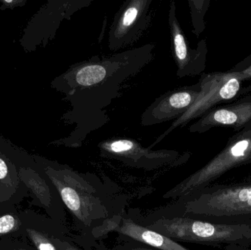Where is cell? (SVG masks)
<instances>
[{
	"instance_id": "cell-1",
	"label": "cell",
	"mask_w": 251,
	"mask_h": 250,
	"mask_svg": "<svg viewBox=\"0 0 251 250\" xmlns=\"http://www.w3.org/2000/svg\"><path fill=\"white\" fill-rule=\"evenodd\" d=\"M154 49V44H147L110 57L94 56L74 63L57 76L52 86L72 107L62 119L75 127L53 143L79 148L91 133L106 126L110 117L105 109L120 96L122 85L152 61Z\"/></svg>"
},
{
	"instance_id": "cell-2",
	"label": "cell",
	"mask_w": 251,
	"mask_h": 250,
	"mask_svg": "<svg viewBox=\"0 0 251 250\" xmlns=\"http://www.w3.org/2000/svg\"><path fill=\"white\" fill-rule=\"evenodd\" d=\"M179 215L218 223L251 222V182L211 184L178 199Z\"/></svg>"
},
{
	"instance_id": "cell-3",
	"label": "cell",
	"mask_w": 251,
	"mask_h": 250,
	"mask_svg": "<svg viewBox=\"0 0 251 250\" xmlns=\"http://www.w3.org/2000/svg\"><path fill=\"white\" fill-rule=\"evenodd\" d=\"M144 226L177 242L221 248L251 246V222L226 224L185 216H162Z\"/></svg>"
},
{
	"instance_id": "cell-4",
	"label": "cell",
	"mask_w": 251,
	"mask_h": 250,
	"mask_svg": "<svg viewBox=\"0 0 251 250\" xmlns=\"http://www.w3.org/2000/svg\"><path fill=\"white\" fill-rule=\"evenodd\" d=\"M46 173L63 204L84 229L90 232L116 215L106 201L107 197L102 196L85 175L68 167H48Z\"/></svg>"
},
{
	"instance_id": "cell-5",
	"label": "cell",
	"mask_w": 251,
	"mask_h": 250,
	"mask_svg": "<svg viewBox=\"0 0 251 250\" xmlns=\"http://www.w3.org/2000/svg\"><path fill=\"white\" fill-rule=\"evenodd\" d=\"M101 157L113 159L135 168L153 170L168 165H178L182 158L174 150L153 151L131 138H113L98 145Z\"/></svg>"
},
{
	"instance_id": "cell-6",
	"label": "cell",
	"mask_w": 251,
	"mask_h": 250,
	"mask_svg": "<svg viewBox=\"0 0 251 250\" xmlns=\"http://www.w3.org/2000/svg\"><path fill=\"white\" fill-rule=\"evenodd\" d=\"M153 0H126L115 15L108 32V48L116 51L137 42L151 21Z\"/></svg>"
},
{
	"instance_id": "cell-7",
	"label": "cell",
	"mask_w": 251,
	"mask_h": 250,
	"mask_svg": "<svg viewBox=\"0 0 251 250\" xmlns=\"http://www.w3.org/2000/svg\"><path fill=\"white\" fill-rule=\"evenodd\" d=\"M116 232L122 240H131L144 244L159 250H190L173 239L153 231L134 221L131 217L116 214L104 221L102 226L87 233L94 239L101 238L108 232Z\"/></svg>"
},
{
	"instance_id": "cell-8",
	"label": "cell",
	"mask_w": 251,
	"mask_h": 250,
	"mask_svg": "<svg viewBox=\"0 0 251 250\" xmlns=\"http://www.w3.org/2000/svg\"><path fill=\"white\" fill-rule=\"evenodd\" d=\"M197 94L196 91L184 88L165 92L143 112L140 123L143 126H151L173 120L175 121L194 104Z\"/></svg>"
},
{
	"instance_id": "cell-9",
	"label": "cell",
	"mask_w": 251,
	"mask_h": 250,
	"mask_svg": "<svg viewBox=\"0 0 251 250\" xmlns=\"http://www.w3.org/2000/svg\"><path fill=\"white\" fill-rule=\"evenodd\" d=\"M171 33V52L177 66V76L183 77L195 70L197 53L190 50L176 16L175 1H170L168 18Z\"/></svg>"
},
{
	"instance_id": "cell-10",
	"label": "cell",
	"mask_w": 251,
	"mask_h": 250,
	"mask_svg": "<svg viewBox=\"0 0 251 250\" xmlns=\"http://www.w3.org/2000/svg\"><path fill=\"white\" fill-rule=\"evenodd\" d=\"M72 239L79 246L89 250H159L131 240H123L122 244L108 248L101 240L91 237L85 233Z\"/></svg>"
},
{
	"instance_id": "cell-11",
	"label": "cell",
	"mask_w": 251,
	"mask_h": 250,
	"mask_svg": "<svg viewBox=\"0 0 251 250\" xmlns=\"http://www.w3.org/2000/svg\"><path fill=\"white\" fill-rule=\"evenodd\" d=\"M51 240L60 250H89L79 246L71 238L65 236H51Z\"/></svg>"
},
{
	"instance_id": "cell-12",
	"label": "cell",
	"mask_w": 251,
	"mask_h": 250,
	"mask_svg": "<svg viewBox=\"0 0 251 250\" xmlns=\"http://www.w3.org/2000/svg\"><path fill=\"white\" fill-rule=\"evenodd\" d=\"M240 89V83L236 79H231L221 88L220 95L224 99H231L235 96Z\"/></svg>"
},
{
	"instance_id": "cell-13",
	"label": "cell",
	"mask_w": 251,
	"mask_h": 250,
	"mask_svg": "<svg viewBox=\"0 0 251 250\" xmlns=\"http://www.w3.org/2000/svg\"><path fill=\"white\" fill-rule=\"evenodd\" d=\"M214 120L223 124H232L237 120V116L235 113L228 110H218L214 114Z\"/></svg>"
},
{
	"instance_id": "cell-14",
	"label": "cell",
	"mask_w": 251,
	"mask_h": 250,
	"mask_svg": "<svg viewBox=\"0 0 251 250\" xmlns=\"http://www.w3.org/2000/svg\"><path fill=\"white\" fill-rule=\"evenodd\" d=\"M16 226V220L11 215L0 217V234H5L11 231Z\"/></svg>"
},
{
	"instance_id": "cell-15",
	"label": "cell",
	"mask_w": 251,
	"mask_h": 250,
	"mask_svg": "<svg viewBox=\"0 0 251 250\" xmlns=\"http://www.w3.org/2000/svg\"><path fill=\"white\" fill-rule=\"evenodd\" d=\"M249 141L243 140L237 142L235 145L231 148V152L236 157H247V151L249 148Z\"/></svg>"
},
{
	"instance_id": "cell-16",
	"label": "cell",
	"mask_w": 251,
	"mask_h": 250,
	"mask_svg": "<svg viewBox=\"0 0 251 250\" xmlns=\"http://www.w3.org/2000/svg\"><path fill=\"white\" fill-rule=\"evenodd\" d=\"M0 2L1 3V9L3 8H14L16 7H21L23 6L25 1L22 0H0Z\"/></svg>"
},
{
	"instance_id": "cell-17",
	"label": "cell",
	"mask_w": 251,
	"mask_h": 250,
	"mask_svg": "<svg viewBox=\"0 0 251 250\" xmlns=\"http://www.w3.org/2000/svg\"><path fill=\"white\" fill-rule=\"evenodd\" d=\"M7 175V167L4 160L0 158V179H4Z\"/></svg>"
},
{
	"instance_id": "cell-18",
	"label": "cell",
	"mask_w": 251,
	"mask_h": 250,
	"mask_svg": "<svg viewBox=\"0 0 251 250\" xmlns=\"http://www.w3.org/2000/svg\"><path fill=\"white\" fill-rule=\"evenodd\" d=\"M223 249L225 250H251L249 248H243V247L234 246V245H227V246H224Z\"/></svg>"
}]
</instances>
